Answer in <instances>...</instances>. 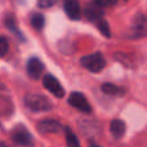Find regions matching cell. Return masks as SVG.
I'll return each instance as SVG.
<instances>
[{
  "instance_id": "obj_1",
  "label": "cell",
  "mask_w": 147,
  "mask_h": 147,
  "mask_svg": "<svg viewBox=\"0 0 147 147\" xmlns=\"http://www.w3.org/2000/svg\"><path fill=\"white\" fill-rule=\"evenodd\" d=\"M25 105L27 109L36 112L49 111L52 109V103L45 96L41 94H27L25 97Z\"/></svg>"
},
{
  "instance_id": "obj_2",
  "label": "cell",
  "mask_w": 147,
  "mask_h": 147,
  "mask_svg": "<svg viewBox=\"0 0 147 147\" xmlns=\"http://www.w3.org/2000/svg\"><path fill=\"white\" fill-rule=\"evenodd\" d=\"M80 63L84 69L92 72H99L106 66V59L101 53H93L89 56H84L80 59Z\"/></svg>"
},
{
  "instance_id": "obj_3",
  "label": "cell",
  "mask_w": 147,
  "mask_h": 147,
  "mask_svg": "<svg viewBox=\"0 0 147 147\" xmlns=\"http://www.w3.org/2000/svg\"><path fill=\"white\" fill-rule=\"evenodd\" d=\"M43 85L45 86L47 90L51 92L57 98H62L65 96V89L62 88L59 81L53 75H51V74H47V75L43 76Z\"/></svg>"
},
{
  "instance_id": "obj_4",
  "label": "cell",
  "mask_w": 147,
  "mask_h": 147,
  "mask_svg": "<svg viewBox=\"0 0 147 147\" xmlns=\"http://www.w3.org/2000/svg\"><path fill=\"white\" fill-rule=\"evenodd\" d=\"M12 141L20 146H30L32 143V137L23 125H17L12 130Z\"/></svg>"
},
{
  "instance_id": "obj_5",
  "label": "cell",
  "mask_w": 147,
  "mask_h": 147,
  "mask_svg": "<svg viewBox=\"0 0 147 147\" xmlns=\"http://www.w3.org/2000/svg\"><path fill=\"white\" fill-rule=\"evenodd\" d=\"M69 103L71 105L74 109L79 110V111H81V112H85V114H90L92 112V107H90V105H89L88 99L81 93H79V92H74V93L70 94Z\"/></svg>"
},
{
  "instance_id": "obj_6",
  "label": "cell",
  "mask_w": 147,
  "mask_h": 147,
  "mask_svg": "<svg viewBox=\"0 0 147 147\" xmlns=\"http://www.w3.org/2000/svg\"><path fill=\"white\" fill-rule=\"evenodd\" d=\"M133 38H141V36L147 35V20L143 14H137L133 21L132 27Z\"/></svg>"
},
{
  "instance_id": "obj_7",
  "label": "cell",
  "mask_w": 147,
  "mask_h": 147,
  "mask_svg": "<svg viewBox=\"0 0 147 147\" xmlns=\"http://www.w3.org/2000/svg\"><path fill=\"white\" fill-rule=\"evenodd\" d=\"M61 124L56 120L52 119H45L41 120L40 123L38 124V130L43 134H51V133H57L61 130Z\"/></svg>"
},
{
  "instance_id": "obj_8",
  "label": "cell",
  "mask_w": 147,
  "mask_h": 147,
  "mask_svg": "<svg viewBox=\"0 0 147 147\" xmlns=\"http://www.w3.org/2000/svg\"><path fill=\"white\" fill-rule=\"evenodd\" d=\"M44 71V65L36 57L28 59L27 62V74L31 76L32 79H39L41 76V74Z\"/></svg>"
},
{
  "instance_id": "obj_9",
  "label": "cell",
  "mask_w": 147,
  "mask_h": 147,
  "mask_svg": "<svg viewBox=\"0 0 147 147\" xmlns=\"http://www.w3.org/2000/svg\"><path fill=\"white\" fill-rule=\"evenodd\" d=\"M84 14L92 22H97V21L102 20L103 18V10H102V7H99L98 4L93 3V4L88 5L84 10Z\"/></svg>"
},
{
  "instance_id": "obj_10",
  "label": "cell",
  "mask_w": 147,
  "mask_h": 147,
  "mask_svg": "<svg viewBox=\"0 0 147 147\" xmlns=\"http://www.w3.org/2000/svg\"><path fill=\"white\" fill-rule=\"evenodd\" d=\"M65 12L71 20H79L81 17V9L80 5L76 0H65Z\"/></svg>"
},
{
  "instance_id": "obj_11",
  "label": "cell",
  "mask_w": 147,
  "mask_h": 147,
  "mask_svg": "<svg viewBox=\"0 0 147 147\" xmlns=\"http://www.w3.org/2000/svg\"><path fill=\"white\" fill-rule=\"evenodd\" d=\"M125 129H127V127H125V123L123 121V120L120 119H115L111 121V125H110V130H111L112 136H114L115 138H121L123 136H124L125 133Z\"/></svg>"
},
{
  "instance_id": "obj_12",
  "label": "cell",
  "mask_w": 147,
  "mask_h": 147,
  "mask_svg": "<svg viewBox=\"0 0 147 147\" xmlns=\"http://www.w3.org/2000/svg\"><path fill=\"white\" fill-rule=\"evenodd\" d=\"M101 89L105 94H109V96H123V94L125 93V90L123 88H120V86L115 85V84H111V83L102 84Z\"/></svg>"
},
{
  "instance_id": "obj_13",
  "label": "cell",
  "mask_w": 147,
  "mask_h": 147,
  "mask_svg": "<svg viewBox=\"0 0 147 147\" xmlns=\"http://www.w3.org/2000/svg\"><path fill=\"white\" fill-rule=\"evenodd\" d=\"M31 25L38 31L43 30L44 25H45V18H44V16L40 14V13H34V14L31 16Z\"/></svg>"
},
{
  "instance_id": "obj_14",
  "label": "cell",
  "mask_w": 147,
  "mask_h": 147,
  "mask_svg": "<svg viewBox=\"0 0 147 147\" xmlns=\"http://www.w3.org/2000/svg\"><path fill=\"white\" fill-rule=\"evenodd\" d=\"M66 143L67 147H80V142H79L78 137L70 128H66Z\"/></svg>"
},
{
  "instance_id": "obj_15",
  "label": "cell",
  "mask_w": 147,
  "mask_h": 147,
  "mask_svg": "<svg viewBox=\"0 0 147 147\" xmlns=\"http://www.w3.org/2000/svg\"><path fill=\"white\" fill-rule=\"evenodd\" d=\"M97 27H98V30L102 32V35L103 36H106V38H110V26H109V23L106 22V21L102 18V20H99V21H97Z\"/></svg>"
},
{
  "instance_id": "obj_16",
  "label": "cell",
  "mask_w": 147,
  "mask_h": 147,
  "mask_svg": "<svg viewBox=\"0 0 147 147\" xmlns=\"http://www.w3.org/2000/svg\"><path fill=\"white\" fill-rule=\"evenodd\" d=\"M8 49H9L8 40L4 38V36H0V58H1V57H4L5 54L8 53Z\"/></svg>"
},
{
  "instance_id": "obj_17",
  "label": "cell",
  "mask_w": 147,
  "mask_h": 147,
  "mask_svg": "<svg viewBox=\"0 0 147 147\" xmlns=\"http://www.w3.org/2000/svg\"><path fill=\"white\" fill-rule=\"evenodd\" d=\"M96 4H98L99 7H111V5H115L117 3V0H94Z\"/></svg>"
},
{
  "instance_id": "obj_18",
  "label": "cell",
  "mask_w": 147,
  "mask_h": 147,
  "mask_svg": "<svg viewBox=\"0 0 147 147\" xmlns=\"http://www.w3.org/2000/svg\"><path fill=\"white\" fill-rule=\"evenodd\" d=\"M57 3V0H39L38 5L40 8H51Z\"/></svg>"
},
{
  "instance_id": "obj_19",
  "label": "cell",
  "mask_w": 147,
  "mask_h": 147,
  "mask_svg": "<svg viewBox=\"0 0 147 147\" xmlns=\"http://www.w3.org/2000/svg\"><path fill=\"white\" fill-rule=\"evenodd\" d=\"M89 147H99L97 143H94V142H89Z\"/></svg>"
},
{
  "instance_id": "obj_20",
  "label": "cell",
  "mask_w": 147,
  "mask_h": 147,
  "mask_svg": "<svg viewBox=\"0 0 147 147\" xmlns=\"http://www.w3.org/2000/svg\"><path fill=\"white\" fill-rule=\"evenodd\" d=\"M0 147H10V146H8L7 143H4V142H0Z\"/></svg>"
},
{
  "instance_id": "obj_21",
  "label": "cell",
  "mask_w": 147,
  "mask_h": 147,
  "mask_svg": "<svg viewBox=\"0 0 147 147\" xmlns=\"http://www.w3.org/2000/svg\"><path fill=\"white\" fill-rule=\"evenodd\" d=\"M125 1H128V0H125Z\"/></svg>"
}]
</instances>
